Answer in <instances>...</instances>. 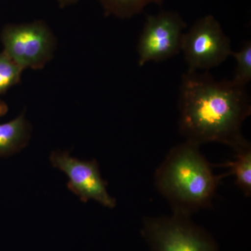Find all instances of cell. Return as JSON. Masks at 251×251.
<instances>
[{
  "label": "cell",
  "instance_id": "1",
  "mask_svg": "<svg viewBox=\"0 0 251 251\" xmlns=\"http://www.w3.org/2000/svg\"><path fill=\"white\" fill-rule=\"evenodd\" d=\"M179 110V130L186 141L199 146L221 143L234 152L251 146L242 133L251 114L250 99L245 87L232 80L186 72L181 77Z\"/></svg>",
  "mask_w": 251,
  "mask_h": 251
},
{
  "label": "cell",
  "instance_id": "2",
  "mask_svg": "<svg viewBox=\"0 0 251 251\" xmlns=\"http://www.w3.org/2000/svg\"><path fill=\"white\" fill-rule=\"evenodd\" d=\"M201 146L185 141L173 147L154 174L157 191L173 213L191 216L213 207L218 187L226 174L216 175Z\"/></svg>",
  "mask_w": 251,
  "mask_h": 251
},
{
  "label": "cell",
  "instance_id": "3",
  "mask_svg": "<svg viewBox=\"0 0 251 251\" xmlns=\"http://www.w3.org/2000/svg\"><path fill=\"white\" fill-rule=\"evenodd\" d=\"M140 232L150 251H219L214 237L191 216H145Z\"/></svg>",
  "mask_w": 251,
  "mask_h": 251
},
{
  "label": "cell",
  "instance_id": "4",
  "mask_svg": "<svg viewBox=\"0 0 251 251\" xmlns=\"http://www.w3.org/2000/svg\"><path fill=\"white\" fill-rule=\"evenodd\" d=\"M181 51L189 72L219 67L233 52L230 39L212 15L200 18L185 31Z\"/></svg>",
  "mask_w": 251,
  "mask_h": 251
},
{
  "label": "cell",
  "instance_id": "5",
  "mask_svg": "<svg viewBox=\"0 0 251 251\" xmlns=\"http://www.w3.org/2000/svg\"><path fill=\"white\" fill-rule=\"evenodd\" d=\"M186 28V23L176 11H163L147 16L138 41L140 67L149 62H163L179 54Z\"/></svg>",
  "mask_w": 251,
  "mask_h": 251
},
{
  "label": "cell",
  "instance_id": "6",
  "mask_svg": "<svg viewBox=\"0 0 251 251\" xmlns=\"http://www.w3.org/2000/svg\"><path fill=\"white\" fill-rule=\"evenodd\" d=\"M1 41L4 52L22 69L40 67L52 52V35L41 22L7 26Z\"/></svg>",
  "mask_w": 251,
  "mask_h": 251
},
{
  "label": "cell",
  "instance_id": "7",
  "mask_svg": "<svg viewBox=\"0 0 251 251\" xmlns=\"http://www.w3.org/2000/svg\"><path fill=\"white\" fill-rule=\"evenodd\" d=\"M50 160L53 166L67 175L68 187L81 201L94 200L105 207H115L116 201L108 193L106 183L100 176L97 162L79 161L68 153L57 152L52 153Z\"/></svg>",
  "mask_w": 251,
  "mask_h": 251
},
{
  "label": "cell",
  "instance_id": "8",
  "mask_svg": "<svg viewBox=\"0 0 251 251\" xmlns=\"http://www.w3.org/2000/svg\"><path fill=\"white\" fill-rule=\"evenodd\" d=\"M215 166L227 168L226 176H234V184L247 198L251 196V146L235 152L234 159Z\"/></svg>",
  "mask_w": 251,
  "mask_h": 251
},
{
  "label": "cell",
  "instance_id": "9",
  "mask_svg": "<svg viewBox=\"0 0 251 251\" xmlns=\"http://www.w3.org/2000/svg\"><path fill=\"white\" fill-rule=\"evenodd\" d=\"M27 133V124L23 116L0 125V155L17 150L24 143Z\"/></svg>",
  "mask_w": 251,
  "mask_h": 251
},
{
  "label": "cell",
  "instance_id": "10",
  "mask_svg": "<svg viewBox=\"0 0 251 251\" xmlns=\"http://www.w3.org/2000/svg\"><path fill=\"white\" fill-rule=\"evenodd\" d=\"M105 11L117 17L126 18L140 14L150 4H161L164 0H100Z\"/></svg>",
  "mask_w": 251,
  "mask_h": 251
},
{
  "label": "cell",
  "instance_id": "11",
  "mask_svg": "<svg viewBox=\"0 0 251 251\" xmlns=\"http://www.w3.org/2000/svg\"><path fill=\"white\" fill-rule=\"evenodd\" d=\"M236 61V69L232 81L236 85L246 87L251 80V42L244 43L237 52H232Z\"/></svg>",
  "mask_w": 251,
  "mask_h": 251
},
{
  "label": "cell",
  "instance_id": "12",
  "mask_svg": "<svg viewBox=\"0 0 251 251\" xmlns=\"http://www.w3.org/2000/svg\"><path fill=\"white\" fill-rule=\"evenodd\" d=\"M22 69L5 52L0 54V93L18 82Z\"/></svg>",
  "mask_w": 251,
  "mask_h": 251
},
{
  "label": "cell",
  "instance_id": "13",
  "mask_svg": "<svg viewBox=\"0 0 251 251\" xmlns=\"http://www.w3.org/2000/svg\"><path fill=\"white\" fill-rule=\"evenodd\" d=\"M59 1V4L62 6H68L74 4V3L77 2L78 0H57Z\"/></svg>",
  "mask_w": 251,
  "mask_h": 251
},
{
  "label": "cell",
  "instance_id": "14",
  "mask_svg": "<svg viewBox=\"0 0 251 251\" xmlns=\"http://www.w3.org/2000/svg\"><path fill=\"white\" fill-rule=\"evenodd\" d=\"M6 105H5L4 103H3L2 102H0V116L1 115H4L5 112H6Z\"/></svg>",
  "mask_w": 251,
  "mask_h": 251
}]
</instances>
